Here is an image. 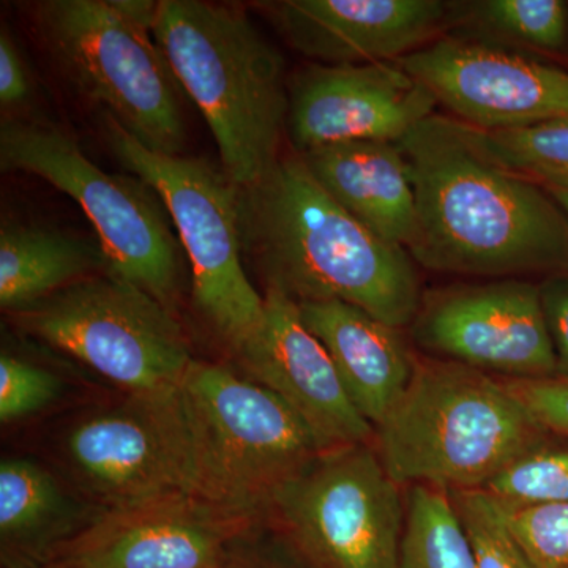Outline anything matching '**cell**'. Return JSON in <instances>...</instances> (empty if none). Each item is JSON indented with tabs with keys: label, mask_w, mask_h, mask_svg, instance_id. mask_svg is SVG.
Masks as SVG:
<instances>
[{
	"label": "cell",
	"mask_w": 568,
	"mask_h": 568,
	"mask_svg": "<svg viewBox=\"0 0 568 568\" xmlns=\"http://www.w3.org/2000/svg\"><path fill=\"white\" fill-rule=\"evenodd\" d=\"M178 388L132 395L71 429V466L104 507L192 496V448Z\"/></svg>",
	"instance_id": "cell-12"
},
{
	"label": "cell",
	"mask_w": 568,
	"mask_h": 568,
	"mask_svg": "<svg viewBox=\"0 0 568 568\" xmlns=\"http://www.w3.org/2000/svg\"><path fill=\"white\" fill-rule=\"evenodd\" d=\"M48 568H73V567H69V566H63V564H54V566H51V567H48Z\"/></svg>",
	"instance_id": "cell-33"
},
{
	"label": "cell",
	"mask_w": 568,
	"mask_h": 568,
	"mask_svg": "<svg viewBox=\"0 0 568 568\" xmlns=\"http://www.w3.org/2000/svg\"><path fill=\"white\" fill-rule=\"evenodd\" d=\"M414 193L406 250L443 274L510 276L568 268V216L537 182L478 151L466 123L433 114L398 142Z\"/></svg>",
	"instance_id": "cell-1"
},
{
	"label": "cell",
	"mask_w": 568,
	"mask_h": 568,
	"mask_svg": "<svg viewBox=\"0 0 568 568\" xmlns=\"http://www.w3.org/2000/svg\"><path fill=\"white\" fill-rule=\"evenodd\" d=\"M417 345L446 361L507 379L558 376L540 286L504 278L435 290L413 324Z\"/></svg>",
	"instance_id": "cell-11"
},
{
	"label": "cell",
	"mask_w": 568,
	"mask_h": 568,
	"mask_svg": "<svg viewBox=\"0 0 568 568\" xmlns=\"http://www.w3.org/2000/svg\"><path fill=\"white\" fill-rule=\"evenodd\" d=\"M192 496L256 518L325 452L286 403L222 365L193 361L179 384Z\"/></svg>",
	"instance_id": "cell-5"
},
{
	"label": "cell",
	"mask_w": 568,
	"mask_h": 568,
	"mask_svg": "<svg viewBox=\"0 0 568 568\" xmlns=\"http://www.w3.org/2000/svg\"><path fill=\"white\" fill-rule=\"evenodd\" d=\"M0 168L37 175L69 194L95 227L112 274L174 308L182 245L166 205L149 183L134 174L106 173L61 126L20 118L0 125Z\"/></svg>",
	"instance_id": "cell-7"
},
{
	"label": "cell",
	"mask_w": 568,
	"mask_h": 568,
	"mask_svg": "<svg viewBox=\"0 0 568 568\" xmlns=\"http://www.w3.org/2000/svg\"><path fill=\"white\" fill-rule=\"evenodd\" d=\"M74 514L59 481L26 459L0 465V537L3 547L44 544L69 528Z\"/></svg>",
	"instance_id": "cell-22"
},
{
	"label": "cell",
	"mask_w": 568,
	"mask_h": 568,
	"mask_svg": "<svg viewBox=\"0 0 568 568\" xmlns=\"http://www.w3.org/2000/svg\"><path fill=\"white\" fill-rule=\"evenodd\" d=\"M398 568H476L469 538L444 489L410 488Z\"/></svg>",
	"instance_id": "cell-23"
},
{
	"label": "cell",
	"mask_w": 568,
	"mask_h": 568,
	"mask_svg": "<svg viewBox=\"0 0 568 568\" xmlns=\"http://www.w3.org/2000/svg\"><path fill=\"white\" fill-rule=\"evenodd\" d=\"M298 308L331 355L351 402L376 429L405 394L416 368L399 328L345 302H302Z\"/></svg>",
	"instance_id": "cell-18"
},
{
	"label": "cell",
	"mask_w": 568,
	"mask_h": 568,
	"mask_svg": "<svg viewBox=\"0 0 568 568\" xmlns=\"http://www.w3.org/2000/svg\"><path fill=\"white\" fill-rule=\"evenodd\" d=\"M476 568H537L508 528L504 508L485 489L450 491Z\"/></svg>",
	"instance_id": "cell-26"
},
{
	"label": "cell",
	"mask_w": 568,
	"mask_h": 568,
	"mask_svg": "<svg viewBox=\"0 0 568 568\" xmlns=\"http://www.w3.org/2000/svg\"><path fill=\"white\" fill-rule=\"evenodd\" d=\"M506 384L541 428L568 436V379H507Z\"/></svg>",
	"instance_id": "cell-29"
},
{
	"label": "cell",
	"mask_w": 568,
	"mask_h": 568,
	"mask_svg": "<svg viewBox=\"0 0 568 568\" xmlns=\"http://www.w3.org/2000/svg\"><path fill=\"white\" fill-rule=\"evenodd\" d=\"M100 119L115 159L149 183L166 205L192 265L196 308L212 331L237 351L264 320V297L242 263L241 186L215 164L149 151L110 115L100 112Z\"/></svg>",
	"instance_id": "cell-8"
},
{
	"label": "cell",
	"mask_w": 568,
	"mask_h": 568,
	"mask_svg": "<svg viewBox=\"0 0 568 568\" xmlns=\"http://www.w3.org/2000/svg\"><path fill=\"white\" fill-rule=\"evenodd\" d=\"M32 82L28 63L9 29L0 32V104L18 110L31 99Z\"/></svg>",
	"instance_id": "cell-30"
},
{
	"label": "cell",
	"mask_w": 568,
	"mask_h": 568,
	"mask_svg": "<svg viewBox=\"0 0 568 568\" xmlns=\"http://www.w3.org/2000/svg\"><path fill=\"white\" fill-rule=\"evenodd\" d=\"M398 63L473 129L568 122V71L525 52L446 33Z\"/></svg>",
	"instance_id": "cell-13"
},
{
	"label": "cell",
	"mask_w": 568,
	"mask_h": 568,
	"mask_svg": "<svg viewBox=\"0 0 568 568\" xmlns=\"http://www.w3.org/2000/svg\"><path fill=\"white\" fill-rule=\"evenodd\" d=\"M541 432L506 381L446 358H420L405 394L376 426V450L399 487L485 489L537 448Z\"/></svg>",
	"instance_id": "cell-4"
},
{
	"label": "cell",
	"mask_w": 568,
	"mask_h": 568,
	"mask_svg": "<svg viewBox=\"0 0 568 568\" xmlns=\"http://www.w3.org/2000/svg\"><path fill=\"white\" fill-rule=\"evenodd\" d=\"M32 22L44 50L84 99L149 151L182 155L181 85L149 29L112 0H44L32 7Z\"/></svg>",
	"instance_id": "cell-6"
},
{
	"label": "cell",
	"mask_w": 568,
	"mask_h": 568,
	"mask_svg": "<svg viewBox=\"0 0 568 568\" xmlns=\"http://www.w3.org/2000/svg\"><path fill=\"white\" fill-rule=\"evenodd\" d=\"M234 353L250 379L304 420L325 454L376 437L375 426L347 396L331 355L306 327L297 302L282 291L265 287L263 324Z\"/></svg>",
	"instance_id": "cell-16"
},
{
	"label": "cell",
	"mask_w": 568,
	"mask_h": 568,
	"mask_svg": "<svg viewBox=\"0 0 568 568\" xmlns=\"http://www.w3.org/2000/svg\"><path fill=\"white\" fill-rule=\"evenodd\" d=\"M485 491L508 508L568 504V450L534 448L504 467Z\"/></svg>",
	"instance_id": "cell-25"
},
{
	"label": "cell",
	"mask_w": 568,
	"mask_h": 568,
	"mask_svg": "<svg viewBox=\"0 0 568 568\" xmlns=\"http://www.w3.org/2000/svg\"><path fill=\"white\" fill-rule=\"evenodd\" d=\"M503 508L508 528L534 566L568 568V504Z\"/></svg>",
	"instance_id": "cell-27"
},
{
	"label": "cell",
	"mask_w": 568,
	"mask_h": 568,
	"mask_svg": "<svg viewBox=\"0 0 568 568\" xmlns=\"http://www.w3.org/2000/svg\"><path fill=\"white\" fill-rule=\"evenodd\" d=\"M244 256L265 287L302 302H345L392 327L413 324L422 304L416 263L331 196L298 153L239 194Z\"/></svg>",
	"instance_id": "cell-2"
},
{
	"label": "cell",
	"mask_w": 568,
	"mask_h": 568,
	"mask_svg": "<svg viewBox=\"0 0 568 568\" xmlns=\"http://www.w3.org/2000/svg\"><path fill=\"white\" fill-rule=\"evenodd\" d=\"M61 381L48 369L2 353L0 357V420H21L54 402Z\"/></svg>",
	"instance_id": "cell-28"
},
{
	"label": "cell",
	"mask_w": 568,
	"mask_h": 568,
	"mask_svg": "<svg viewBox=\"0 0 568 568\" xmlns=\"http://www.w3.org/2000/svg\"><path fill=\"white\" fill-rule=\"evenodd\" d=\"M544 189L555 197L556 203L560 205V209L568 216V189H559V186H544Z\"/></svg>",
	"instance_id": "cell-32"
},
{
	"label": "cell",
	"mask_w": 568,
	"mask_h": 568,
	"mask_svg": "<svg viewBox=\"0 0 568 568\" xmlns=\"http://www.w3.org/2000/svg\"><path fill=\"white\" fill-rule=\"evenodd\" d=\"M254 519L179 493L104 508L55 552L73 568H223Z\"/></svg>",
	"instance_id": "cell-14"
},
{
	"label": "cell",
	"mask_w": 568,
	"mask_h": 568,
	"mask_svg": "<svg viewBox=\"0 0 568 568\" xmlns=\"http://www.w3.org/2000/svg\"><path fill=\"white\" fill-rule=\"evenodd\" d=\"M298 155L354 219L384 241L406 248L416 226V193L396 142H343Z\"/></svg>",
	"instance_id": "cell-19"
},
{
	"label": "cell",
	"mask_w": 568,
	"mask_h": 568,
	"mask_svg": "<svg viewBox=\"0 0 568 568\" xmlns=\"http://www.w3.org/2000/svg\"><path fill=\"white\" fill-rule=\"evenodd\" d=\"M291 48L321 65L398 62L446 36L443 0H283L260 3Z\"/></svg>",
	"instance_id": "cell-17"
},
{
	"label": "cell",
	"mask_w": 568,
	"mask_h": 568,
	"mask_svg": "<svg viewBox=\"0 0 568 568\" xmlns=\"http://www.w3.org/2000/svg\"><path fill=\"white\" fill-rule=\"evenodd\" d=\"M447 33L525 54H551L567 48L568 6L562 0L450 2Z\"/></svg>",
	"instance_id": "cell-21"
},
{
	"label": "cell",
	"mask_w": 568,
	"mask_h": 568,
	"mask_svg": "<svg viewBox=\"0 0 568 568\" xmlns=\"http://www.w3.org/2000/svg\"><path fill=\"white\" fill-rule=\"evenodd\" d=\"M10 320L132 395L178 388L193 364L173 310L111 271L10 313Z\"/></svg>",
	"instance_id": "cell-9"
},
{
	"label": "cell",
	"mask_w": 568,
	"mask_h": 568,
	"mask_svg": "<svg viewBox=\"0 0 568 568\" xmlns=\"http://www.w3.org/2000/svg\"><path fill=\"white\" fill-rule=\"evenodd\" d=\"M478 151L541 186L568 189V122L484 132L467 125Z\"/></svg>",
	"instance_id": "cell-24"
},
{
	"label": "cell",
	"mask_w": 568,
	"mask_h": 568,
	"mask_svg": "<svg viewBox=\"0 0 568 568\" xmlns=\"http://www.w3.org/2000/svg\"><path fill=\"white\" fill-rule=\"evenodd\" d=\"M541 302L556 357H558V376L568 379V280H548L540 286Z\"/></svg>",
	"instance_id": "cell-31"
},
{
	"label": "cell",
	"mask_w": 568,
	"mask_h": 568,
	"mask_svg": "<svg viewBox=\"0 0 568 568\" xmlns=\"http://www.w3.org/2000/svg\"><path fill=\"white\" fill-rule=\"evenodd\" d=\"M175 81L204 115L222 170L252 186L282 159L290 93L284 61L244 10L160 0L152 29Z\"/></svg>",
	"instance_id": "cell-3"
},
{
	"label": "cell",
	"mask_w": 568,
	"mask_h": 568,
	"mask_svg": "<svg viewBox=\"0 0 568 568\" xmlns=\"http://www.w3.org/2000/svg\"><path fill=\"white\" fill-rule=\"evenodd\" d=\"M271 510L316 567L398 568L406 508L372 444L321 455Z\"/></svg>",
	"instance_id": "cell-10"
},
{
	"label": "cell",
	"mask_w": 568,
	"mask_h": 568,
	"mask_svg": "<svg viewBox=\"0 0 568 568\" xmlns=\"http://www.w3.org/2000/svg\"><path fill=\"white\" fill-rule=\"evenodd\" d=\"M106 271L99 239L36 224L3 223L0 230V306L9 315Z\"/></svg>",
	"instance_id": "cell-20"
},
{
	"label": "cell",
	"mask_w": 568,
	"mask_h": 568,
	"mask_svg": "<svg viewBox=\"0 0 568 568\" xmlns=\"http://www.w3.org/2000/svg\"><path fill=\"white\" fill-rule=\"evenodd\" d=\"M286 132L295 153L343 142L398 144L436 114L435 95L398 62L312 63L287 82Z\"/></svg>",
	"instance_id": "cell-15"
}]
</instances>
